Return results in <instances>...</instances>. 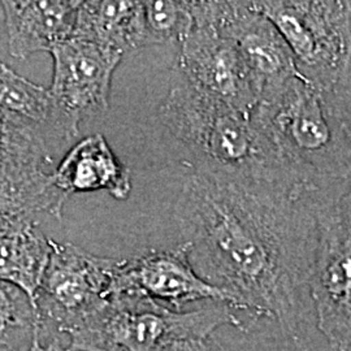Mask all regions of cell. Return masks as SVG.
Returning a JSON list of instances; mask_svg holds the SVG:
<instances>
[{"label":"cell","mask_w":351,"mask_h":351,"mask_svg":"<svg viewBox=\"0 0 351 351\" xmlns=\"http://www.w3.org/2000/svg\"><path fill=\"white\" fill-rule=\"evenodd\" d=\"M150 46L181 45L194 20L190 1H142Z\"/></svg>","instance_id":"ac0fdd59"},{"label":"cell","mask_w":351,"mask_h":351,"mask_svg":"<svg viewBox=\"0 0 351 351\" xmlns=\"http://www.w3.org/2000/svg\"><path fill=\"white\" fill-rule=\"evenodd\" d=\"M201 8L215 29L237 46L261 99L298 75L284 38L252 1H201Z\"/></svg>","instance_id":"8fae6325"},{"label":"cell","mask_w":351,"mask_h":351,"mask_svg":"<svg viewBox=\"0 0 351 351\" xmlns=\"http://www.w3.org/2000/svg\"><path fill=\"white\" fill-rule=\"evenodd\" d=\"M117 295H142L167 302L176 311L191 302L206 300L232 307L226 291L197 274L189 258L186 242L173 249L150 250L132 259H117L110 300Z\"/></svg>","instance_id":"30bf717a"},{"label":"cell","mask_w":351,"mask_h":351,"mask_svg":"<svg viewBox=\"0 0 351 351\" xmlns=\"http://www.w3.org/2000/svg\"><path fill=\"white\" fill-rule=\"evenodd\" d=\"M68 195L56 188L46 168L0 169V226L20 217L49 213L62 219Z\"/></svg>","instance_id":"e0dca14e"},{"label":"cell","mask_w":351,"mask_h":351,"mask_svg":"<svg viewBox=\"0 0 351 351\" xmlns=\"http://www.w3.org/2000/svg\"><path fill=\"white\" fill-rule=\"evenodd\" d=\"M50 262L38 291L40 328L66 333L110 301L117 259L94 255L71 242L50 239Z\"/></svg>","instance_id":"8992f818"},{"label":"cell","mask_w":351,"mask_h":351,"mask_svg":"<svg viewBox=\"0 0 351 351\" xmlns=\"http://www.w3.org/2000/svg\"><path fill=\"white\" fill-rule=\"evenodd\" d=\"M40 332H42V328L40 326H38L34 332H33V336L30 339V345L27 348L26 351H66V348H63L62 342L58 339H52L49 345H43L42 341H40ZM4 351H21L19 349H8V350Z\"/></svg>","instance_id":"603a6c76"},{"label":"cell","mask_w":351,"mask_h":351,"mask_svg":"<svg viewBox=\"0 0 351 351\" xmlns=\"http://www.w3.org/2000/svg\"><path fill=\"white\" fill-rule=\"evenodd\" d=\"M175 217L197 274L233 308L276 320L300 346L317 243L304 191L189 169Z\"/></svg>","instance_id":"6da1fadb"},{"label":"cell","mask_w":351,"mask_h":351,"mask_svg":"<svg viewBox=\"0 0 351 351\" xmlns=\"http://www.w3.org/2000/svg\"><path fill=\"white\" fill-rule=\"evenodd\" d=\"M40 319L25 293L0 281V351L16 349L14 339L30 337Z\"/></svg>","instance_id":"d6986e66"},{"label":"cell","mask_w":351,"mask_h":351,"mask_svg":"<svg viewBox=\"0 0 351 351\" xmlns=\"http://www.w3.org/2000/svg\"><path fill=\"white\" fill-rule=\"evenodd\" d=\"M50 164V152L45 139L0 121V169L13 167L47 168Z\"/></svg>","instance_id":"ffe728a7"},{"label":"cell","mask_w":351,"mask_h":351,"mask_svg":"<svg viewBox=\"0 0 351 351\" xmlns=\"http://www.w3.org/2000/svg\"><path fill=\"white\" fill-rule=\"evenodd\" d=\"M50 255V239L39 230L34 217L0 226V281L25 293L36 308Z\"/></svg>","instance_id":"9a60e30c"},{"label":"cell","mask_w":351,"mask_h":351,"mask_svg":"<svg viewBox=\"0 0 351 351\" xmlns=\"http://www.w3.org/2000/svg\"><path fill=\"white\" fill-rule=\"evenodd\" d=\"M163 351H211L206 341H186L178 342Z\"/></svg>","instance_id":"cb8c5ba5"},{"label":"cell","mask_w":351,"mask_h":351,"mask_svg":"<svg viewBox=\"0 0 351 351\" xmlns=\"http://www.w3.org/2000/svg\"><path fill=\"white\" fill-rule=\"evenodd\" d=\"M250 119L278 160L306 190H322L350 177V143L326 93L301 75L265 94Z\"/></svg>","instance_id":"3957f363"},{"label":"cell","mask_w":351,"mask_h":351,"mask_svg":"<svg viewBox=\"0 0 351 351\" xmlns=\"http://www.w3.org/2000/svg\"><path fill=\"white\" fill-rule=\"evenodd\" d=\"M123 58L150 46L142 1H81L73 37Z\"/></svg>","instance_id":"5bb4252c"},{"label":"cell","mask_w":351,"mask_h":351,"mask_svg":"<svg viewBox=\"0 0 351 351\" xmlns=\"http://www.w3.org/2000/svg\"><path fill=\"white\" fill-rule=\"evenodd\" d=\"M50 91L63 139L73 138L88 119L110 107L111 84L123 56L88 40L72 38L53 47Z\"/></svg>","instance_id":"52a82bcc"},{"label":"cell","mask_w":351,"mask_h":351,"mask_svg":"<svg viewBox=\"0 0 351 351\" xmlns=\"http://www.w3.org/2000/svg\"><path fill=\"white\" fill-rule=\"evenodd\" d=\"M81 1H0L13 58L24 60L73 37Z\"/></svg>","instance_id":"7c38bea8"},{"label":"cell","mask_w":351,"mask_h":351,"mask_svg":"<svg viewBox=\"0 0 351 351\" xmlns=\"http://www.w3.org/2000/svg\"><path fill=\"white\" fill-rule=\"evenodd\" d=\"M302 351H308L307 349H304V348H302Z\"/></svg>","instance_id":"d4e9b609"},{"label":"cell","mask_w":351,"mask_h":351,"mask_svg":"<svg viewBox=\"0 0 351 351\" xmlns=\"http://www.w3.org/2000/svg\"><path fill=\"white\" fill-rule=\"evenodd\" d=\"M0 121L14 129L62 137L50 91L16 73L0 60Z\"/></svg>","instance_id":"2e32d148"},{"label":"cell","mask_w":351,"mask_h":351,"mask_svg":"<svg viewBox=\"0 0 351 351\" xmlns=\"http://www.w3.org/2000/svg\"><path fill=\"white\" fill-rule=\"evenodd\" d=\"M224 326L243 328L226 303L176 311L142 295H117L65 335L66 351H163L186 341H207Z\"/></svg>","instance_id":"277c9868"},{"label":"cell","mask_w":351,"mask_h":351,"mask_svg":"<svg viewBox=\"0 0 351 351\" xmlns=\"http://www.w3.org/2000/svg\"><path fill=\"white\" fill-rule=\"evenodd\" d=\"M51 178L68 197L75 193L106 191L117 201H125L132 191L130 171L101 134L77 142L51 173Z\"/></svg>","instance_id":"4fadbf2b"},{"label":"cell","mask_w":351,"mask_h":351,"mask_svg":"<svg viewBox=\"0 0 351 351\" xmlns=\"http://www.w3.org/2000/svg\"><path fill=\"white\" fill-rule=\"evenodd\" d=\"M310 203L314 213L330 215L351 232V176L332 188L315 193Z\"/></svg>","instance_id":"44dd1931"},{"label":"cell","mask_w":351,"mask_h":351,"mask_svg":"<svg viewBox=\"0 0 351 351\" xmlns=\"http://www.w3.org/2000/svg\"><path fill=\"white\" fill-rule=\"evenodd\" d=\"M284 38L297 73L329 91L351 59V1H252Z\"/></svg>","instance_id":"5b68a950"},{"label":"cell","mask_w":351,"mask_h":351,"mask_svg":"<svg viewBox=\"0 0 351 351\" xmlns=\"http://www.w3.org/2000/svg\"><path fill=\"white\" fill-rule=\"evenodd\" d=\"M194 24L178 46V73L202 93L250 116L261 99L256 82L233 40L220 34L190 1Z\"/></svg>","instance_id":"ba28073f"},{"label":"cell","mask_w":351,"mask_h":351,"mask_svg":"<svg viewBox=\"0 0 351 351\" xmlns=\"http://www.w3.org/2000/svg\"><path fill=\"white\" fill-rule=\"evenodd\" d=\"M317 243L310 300L317 328L335 351L351 350V232L330 215L315 213Z\"/></svg>","instance_id":"9c48e42d"},{"label":"cell","mask_w":351,"mask_h":351,"mask_svg":"<svg viewBox=\"0 0 351 351\" xmlns=\"http://www.w3.org/2000/svg\"><path fill=\"white\" fill-rule=\"evenodd\" d=\"M159 117L190 171L304 190L255 129L249 114L202 93L180 73L164 98Z\"/></svg>","instance_id":"7a4b0ae2"},{"label":"cell","mask_w":351,"mask_h":351,"mask_svg":"<svg viewBox=\"0 0 351 351\" xmlns=\"http://www.w3.org/2000/svg\"><path fill=\"white\" fill-rule=\"evenodd\" d=\"M326 99L351 146V59L339 82L326 91Z\"/></svg>","instance_id":"7402d4cb"}]
</instances>
